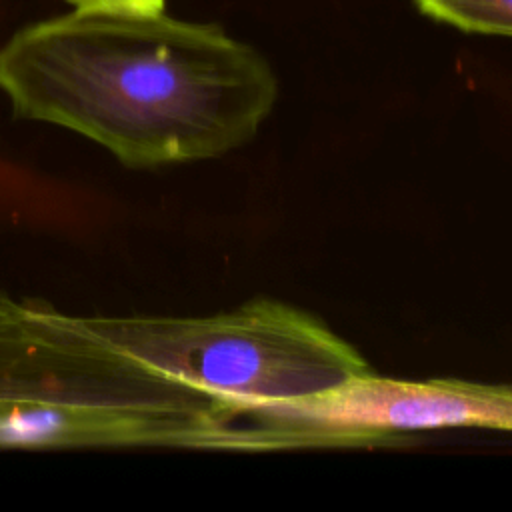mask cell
<instances>
[{
  "instance_id": "1",
  "label": "cell",
  "mask_w": 512,
  "mask_h": 512,
  "mask_svg": "<svg viewBox=\"0 0 512 512\" xmlns=\"http://www.w3.org/2000/svg\"><path fill=\"white\" fill-rule=\"evenodd\" d=\"M0 92L14 116L152 170L218 158L254 138L278 80L252 46L214 24L74 8L0 46Z\"/></svg>"
},
{
  "instance_id": "7",
  "label": "cell",
  "mask_w": 512,
  "mask_h": 512,
  "mask_svg": "<svg viewBox=\"0 0 512 512\" xmlns=\"http://www.w3.org/2000/svg\"><path fill=\"white\" fill-rule=\"evenodd\" d=\"M76 10H120V12H164L166 0H68Z\"/></svg>"
},
{
  "instance_id": "4",
  "label": "cell",
  "mask_w": 512,
  "mask_h": 512,
  "mask_svg": "<svg viewBox=\"0 0 512 512\" xmlns=\"http://www.w3.org/2000/svg\"><path fill=\"white\" fill-rule=\"evenodd\" d=\"M224 408L198 390L158 398L0 396V448L222 450Z\"/></svg>"
},
{
  "instance_id": "2",
  "label": "cell",
  "mask_w": 512,
  "mask_h": 512,
  "mask_svg": "<svg viewBox=\"0 0 512 512\" xmlns=\"http://www.w3.org/2000/svg\"><path fill=\"white\" fill-rule=\"evenodd\" d=\"M150 370L228 408L314 396L374 370L316 316L272 298L208 316H80Z\"/></svg>"
},
{
  "instance_id": "6",
  "label": "cell",
  "mask_w": 512,
  "mask_h": 512,
  "mask_svg": "<svg viewBox=\"0 0 512 512\" xmlns=\"http://www.w3.org/2000/svg\"><path fill=\"white\" fill-rule=\"evenodd\" d=\"M418 8L466 32L512 38V0H416Z\"/></svg>"
},
{
  "instance_id": "5",
  "label": "cell",
  "mask_w": 512,
  "mask_h": 512,
  "mask_svg": "<svg viewBox=\"0 0 512 512\" xmlns=\"http://www.w3.org/2000/svg\"><path fill=\"white\" fill-rule=\"evenodd\" d=\"M182 390L88 332L80 316L0 288V396L156 398Z\"/></svg>"
},
{
  "instance_id": "3",
  "label": "cell",
  "mask_w": 512,
  "mask_h": 512,
  "mask_svg": "<svg viewBox=\"0 0 512 512\" xmlns=\"http://www.w3.org/2000/svg\"><path fill=\"white\" fill-rule=\"evenodd\" d=\"M440 428L512 432V386L372 372L314 396L230 408L226 452L380 446Z\"/></svg>"
}]
</instances>
